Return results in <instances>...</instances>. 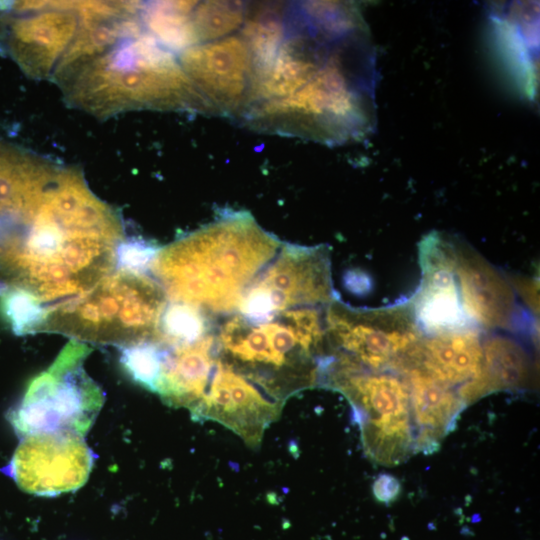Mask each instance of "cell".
<instances>
[{"mask_svg":"<svg viewBox=\"0 0 540 540\" xmlns=\"http://www.w3.org/2000/svg\"><path fill=\"white\" fill-rule=\"evenodd\" d=\"M482 346V372L464 387L470 402L494 391L519 390L528 385L531 360L518 341L498 334L483 339Z\"/></svg>","mask_w":540,"mask_h":540,"instance_id":"obj_15","label":"cell"},{"mask_svg":"<svg viewBox=\"0 0 540 540\" xmlns=\"http://www.w3.org/2000/svg\"><path fill=\"white\" fill-rule=\"evenodd\" d=\"M376 52L371 36L348 47L295 93L252 105L250 127L327 145L360 140L376 124Z\"/></svg>","mask_w":540,"mask_h":540,"instance_id":"obj_3","label":"cell"},{"mask_svg":"<svg viewBox=\"0 0 540 540\" xmlns=\"http://www.w3.org/2000/svg\"><path fill=\"white\" fill-rule=\"evenodd\" d=\"M180 62L214 114L242 117L251 106L254 64L241 35L189 47Z\"/></svg>","mask_w":540,"mask_h":540,"instance_id":"obj_9","label":"cell"},{"mask_svg":"<svg viewBox=\"0 0 540 540\" xmlns=\"http://www.w3.org/2000/svg\"><path fill=\"white\" fill-rule=\"evenodd\" d=\"M334 299L328 247L282 243L245 292L236 313L258 321L288 309L326 307Z\"/></svg>","mask_w":540,"mask_h":540,"instance_id":"obj_8","label":"cell"},{"mask_svg":"<svg viewBox=\"0 0 540 540\" xmlns=\"http://www.w3.org/2000/svg\"><path fill=\"white\" fill-rule=\"evenodd\" d=\"M327 349L360 367L400 368L422 337L409 305L356 309L336 299L325 307Z\"/></svg>","mask_w":540,"mask_h":540,"instance_id":"obj_7","label":"cell"},{"mask_svg":"<svg viewBox=\"0 0 540 540\" xmlns=\"http://www.w3.org/2000/svg\"><path fill=\"white\" fill-rule=\"evenodd\" d=\"M120 361L135 382L155 392L160 376L161 356L154 342L145 340L122 347Z\"/></svg>","mask_w":540,"mask_h":540,"instance_id":"obj_18","label":"cell"},{"mask_svg":"<svg viewBox=\"0 0 540 540\" xmlns=\"http://www.w3.org/2000/svg\"><path fill=\"white\" fill-rule=\"evenodd\" d=\"M419 260L422 282L410 306L420 332L435 335L475 326L462 305L452 238L437 232L426 236L419 245Z\"/></svg>","mask_w":540,"mask_h":540,"instance_id":"obj_11","label":"cell"},{"mask_svg":"<svg viewBox=\"0 0 540 540\" xmlns=\"http://www.w3.org/2000/svg\"><path fill=\"white\" fill-rule=\"evenodd\" d=\"M166 303L164 290L154 277L117 269L55 320L49 332L124 347L155 335Z\"/></svg>","mask_w":540,"mask_h":540,"instance_id":"obj_4","label":"cell"},{"mask_svg":"<svg viewBox=\"0 0 540 540\" xmlns=\"http://www.w3.org/2000/svg\"><path fill=\"white\" fill-rule=\"evenodd\" d=\"M246 19V6L240 2H197L192 20L200 43L229 36L239 29Z\"/></svg>","mask_w":540,"mask_h":540,"instance_id":"obj_16","label":"cell"},{"mask_svg":"<svg viewBox=\"0 0 540 540\" xmlns=\"http://www.w3.org/2000/svg\"><path fill=\"white\" fill-rule=\"evenodd\" d=\"M3 469L24 491L53 496L81 487L91 471L94 454L83 437L73 433H38L20 438Z\"/></svg>","mask_w":540,"mask_h":540,"instance_id":"obj_10","label":"cell"},{"mask_svg":"<svg viewBox=\"0 0 540 540\" xmlns=\"http://www.w3.org/2000/svg\"><path fill=\"white\" fill-rule=\"evenodd\" d=\"M89 352L85 344L72 339L51 366L30 382L22 400L8 414L20 438L54 432L83 437L90 429L104 394L84 370Z\"/></svg>","mask_w":540,"mask_h":540,"instance_id":"obj_5","label":"cell"},{"mask_svg":"<svg viewBox=\"0 0 540 540\" xmlns=\"http://www.w3.org/2000/svg\"><path fill=\"white\" fill-rule=\"evenodd\" d=\"M160 248L142 239H124L117 247L116 268L135 273H147Z\"/></svg>","mask_w":540,"mask_h":540,"instance_id":"obj_19","label":"cell"},{"mask_svg":"<svg viewBox=\"0 0 540 540\" xmlns=\"http://www.w3.org/2000/svg\"><path fill=\"white\" fill-rule=\"evenodd\" d=\"M281 245L250 213L228 211L160 248L149 271L168 301L188 304L211 318L230 315Z\"/></svg>","mask_w":540,"mask_h":540,"instance_id":"obj_2","label":"cell"},{"mask_svg":"<svg viewBox=\"0 0 540 540\" xmlns=\"http://www.w3.org/2000/svg\"><path fill=\"white\" fill-rule=\"evenodd\" d=\"M0 310L15 334L43 332L46 311L27 291L0 284Z\"/></svg>","mask_w":540,"mask_h":540,"instance_id":"obj_17","label":"cell"},{"mask_svg":"<svg viewBox=\"0 0 540 540\" xmlns=\"http://www.w3.org/2000/svg\"><path fill=\"white\" fill-rule=\"evenodd\" d=\"M99 224L100 201L82 174L33 155L0 196V284L47 287L69 277Z\"/></svg>","mask_w":540,"mask_h":540,"instance_id":"obj_1","label":"cell"},{"mask_svg":"<svg viewBox=\"0 0 540 540\" xmlns=\"http://www.w3.org/2000/svg\"><path fill=\"white\" fill-rule=\"evenodd\" d=\"M321 371L357 408L367 454L387 466L403 461L412 447L409 384L392 373L367 372L337 357L327 360Z\"/></svg>","mask_w":540,"mask_h":540,"instance_id":"obj_6","label":"cell"},{"mask_svg":"<svg viewBox=\"0 0 540 540\" xmlns=\"http://www.w3.org/2000/svg\"><path fill=\"white\" fill-rule=\"evenodd\" d=\"M409 374L410 404L420 427L417 447L423 450L438 447L441 439L454 424L465 406L458 391L426 372L411 368Z\"/></svg>","mask_w":540,"mask_h":540,"instance_id":"obj_14","label":"cell"},{"mask_svg":"<svg viewBox=\"0 0 540 540\" xmlns=\"http://www.w3.org/2000/svg\"><path fill=\"white\" fill-rule=\"evenodd\" d=\"M454 273L464 311L478 328H509L515 296L508 281L471 247L452 238Z\"/></svg>","mask_w":540,"mask_h":540,"instance_id":"obj_12","label":"cell"},{"mask_svg":"<svg viewBox=\"0 0 540 540\" xmlns=\"http://www.w3.org/2000/svg\"><path fill=\"white\" fill-rule=\"evenodd\" d=\"M400 491L399 482L392 476L380 475L374 482L373 492L379 501L389 503L394 500Z\"/></svg>","mask_w":540,"mask_h":540,"instance_id":"obj_20","label":"cell"},{"mask_svg":"<svg viewBox=\"0 0 540 540\" xmlns=\"http://www.w3.org/2000/svg\"><path fill=\"white\" fill-rule=\"evenodd\" d=\"M482 343L481 329L475 326L422 335L402 368H418L449 386H462L482 372Z\"/></svg>","mask_w":540,"mask_h":540,"instance_id":"obj_13","label":"cell"}]
</instances>
